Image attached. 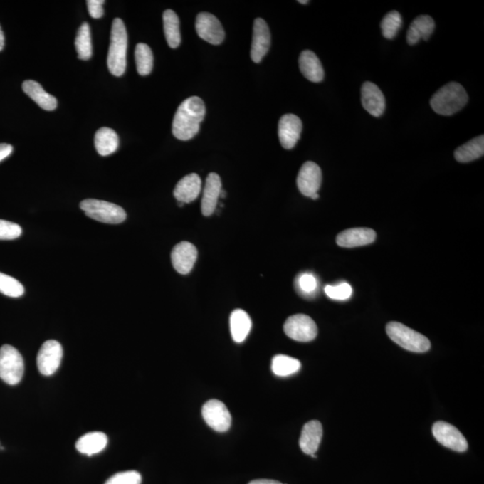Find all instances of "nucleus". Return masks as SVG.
Here are the masks:
<instances>
[{
	"mask_svg": "<svg viewBox=\"0 0 484 484\" xmlns=\"http://www.w3.org/2000/svg\"><path fill=\"white\" fill-rule=\"evenodd\" d=\"M127 50V33L125 24L120 19H114L107 64L110 72L115 77H121L126 71Z\"/></svg>",
	"mask_w": 484,
	"mask_h": 484,
	"instance_id": "nucleus-3",
	"label": "nucleus"
},
{
	"mask_svg": "<svg viewBox=\"0 0 484 484\" xmlns=\"http://www.w3.org/2000/svg\"><path fill=\"white\" fill-rule=\"evenodd\" d=\"M322 182V172L320 166L313 162H306L300 168L297 186L302 195L311 198L319 191Z\"/></svg>",
	"mask_w": 484,
	"mask_h": 484,
	"instance_id": "nucleus-12",
	"label": "nucleus"
},
{
	"mask_svg": "<svg viewBox=\"0 0 484 484\" xmlns=\"http://www.w3.org/2000/svg\"><path fill=\"white\" fill-rule=\"evenodd\" d=\"M95 144L100 155L108 157L115 153L119 148V136L110 127H102L95 134Z\"/></svg>",
	"mask_w": 484,
	"mask_h": 484,
	"instance_id": "nucleus-25",
	"label": "nucleus"
},
{
	"mask_svg": "<svg viewBox=\"0 0 484 484\" xmlns=\"http://www.w3.org/2000/svg\"><path fill=\"white\" fill-rule=\"evenodd\" d=\"M196 258L198 250L189 241L179 242L172 251V265L181 275H188L191 272Z\"/></svg>",
	"mask_w": 484,
	"mask_h": 484,
	"instance_id": "nucleus-15",
	"label": "nucleus"
},
{
	"mask_svg": "<svg viewBox=\"0 0 484 484\" xmlns=\"http://www.w3.org/2000/svg\"><path fill=\"white\" fill-rule=\"evenodd\" d=\"M24 362L23 356L11 345L0 348V379L10 386L17 385L23 379Z\"/></svg>",
	"mask_w": 484,
	"mask_h": 484,
	"instance_id": "nucleus-6",
	"label": "nucleus"
},
{
	"mask_svg": "<svg viewBox=\"0 0 484 484\" xmlns=\"http://www.w3.org/2000/svg\"><path fill=\"white\" fill-rule=\"evenodd\" d=\"M196 30L201 39L214 45L222 43L226 37L220 21L210 13L199 14L196 20Z\"/></svg>",
	"mask_w": 484,
	"mask_h": 484,
	"instance_id": "nucleus-11",
	"label": "nucleus"
},
{
	"mask_svg": "<svg viewBox=\"0 0 484 484\" xmlns=\"http://www.w3.org/2000/svg\"><path fill=\"white\" fill-rule=\"evenodd\" d=\"M484 137L479 136L459 147L455 151L456 160L459 162H470L483 157Z\"/></svg>",
	"mask_w": 484,
	"mask_h": 484,
	"instance_id": "nucleus-27",
	"label": "nucleus"
},
{
	"mask_svg": "<svg viewBox=\"0 0 484 484\" xmlns=\"http://www.w3.org/2000/svg\"><path fill=\"white\" fill-rule=\"evenodd\" d=\"M302 131V122L295 114H286L279 120L278 137L285 149H293L299 141Z\"/></svg>",
	"mask_w": 484,
	"mask_h": 484,
	"instance_id": "nucleus-13",
	"label": "nucleus"
},
{
	"mask_svg": "<svg viewBox=\"0 0 484 484\" xmlns=\"http://www.w3.org/2000/svg\"><path fill=\"white\" fill-rule=\"evenodd\" d=\"M23 90L41 109L54 110L57 108V99L45 91L39 83L33 80L24 81L23 83Z\"/></svg>",
	"mask_w": 484,
	"mask_h": 484,
	"instance_id": "nucleus-23",
	"label": "nucleus"
},
{
	"mask_svg": "<svg viewBox=\"0 0 484 484\" xmlns=\"http://www.w3.org/2000/svg\"><path fill=\"white\" fill-rule=\"evenodd\" d=\"M325 293L332 300H345L352 295V288L347 283H342L338 285H327Z\"/></svg>",
	"mask_w": 484,
	"mask_h": 484,
	"instance_id": "nucleus-34",
	"label": "nucleus"
},
{
	"mask_svg": "<svg viewBox=\"0 0 484 484\" xmlns=\"http://www.w3.org/2000/svg\"><path fill=\"white\" fill-rule=\"evenodd\" d=\"M142 476L137 471L117 473L110 477L105 484H141Z\"/></svg>",
	"mask_w": 484,
	"mask_h": 484,
	"instance_id": "nucleus-36",
	"label": "nucleus"
},
{
	"mask_svg": "<svg viewBox=\"0 0 484 484\" xmlns=\"http://www.w3.org/2000/svg\"><path fill=\"white\" fill-rule=\"evenodd\" d=\"M222 191V181L220 176L210 174L207 176L205 189H204L201 210L205 216H210L216 209L218 200L220 199V194Z\"/></svg>",
	"mask_w": 484,
	"mask_h": 484,
	"instance_id": "nucleus-18",
	"label": "nucleus"
},
{
	"mask_svg": "<svg viewBox=\"0 0 484 484\" xmlns=\"http://www.w3.org/2000/svg\"><path fill=\"white\" fill-rule=\"evenodd\" d=\"M166 41L169 46L176 48L182 41L181 31H179V19L174 11L167 9L162 16Z\"/></svg>",
	"mask_w": 484,
	"mask_h": 484,
	"instance_id": "nucleus-28",
	"label": "nucleus"
},
{
	"mask_svg": "<svg viewBox=\"0 0 484 484\" xmlns=\"http://www.w3.org/2000/svg\"><path fill=\"white\" fill-rule=\"evenodd\" d=\"M108 444V438L101 431L89 432L82 436L75 444V448L82 454L93 456L102 452Z\"/></svg>",
	"mask_w": 484,
	"mask_h": 484,
	"instance_id": "nucleus-24",
	"label": "nucleus"
},
{
	"mask_svg": "<svg viewBox=\"0 0 484 484\" xmlns=\"http://www.w3.org/2000/svg\"><path fill=\"white\" fill-rule=\"evenodd\" d=\"M138 74L148 75L153 70L154 55L147 44L138 43L135 51Z\"/></svg>",
	"mask_w": 484,
	"mask_h": 484,
	"instance_id": "nucleus-31",
	"label": "nucleus"
},
{
	"mask_svg": "<svg viewBox=\"0 0 484 484\" xmlns=\"http://www.w3.org/2000/svg\"><path fill=\"white\" fill-rule=\"evenodd\" d=\"M323 428L319 421H310L304 425L300 438V447L307 455H313L320 448Z\"/></svg>",
	"mask_w": 484,
	"mask_h": 484,
	"instance_id": "nucleus-20",
	"label": "nucleus"
},
{
	"mask_svg": "<svg viewBox=\"0 0 484 484\" xmlns=\"http://www.w3.org/2000/svg\"><path fill=\"white\" fill-rule=\"evenodd\" d=\"M299 3H300V4L306 5L307 3H309V1H307V0H305V1H302V0H300Z\"/></svg>",
	"mask_w": 484,
	"mask_h": 484,
	"instance_id": "nucleus-44",
	"label": "nucleus"
},
{
	"mask_svg": "<svg viewBox=\"0 0 484 484\" xmlns=\"http://www.w3.org/2000/svg\"><path fill=\"white\" fill-rule=\"evenodd\" d=\"M13 147L9 144H0V162L5 160L12 154Z\"/></svg>",
	"mask_w": 484,
	"mask_h": 484,
	"instance_id": "nucleus-39",
	"label": "nucleus"
},
{
	"mask_svg": "<svg viewBox=\"0 0 484 484\" xmlns=\"http://www.w3.org/2000/svg\"><path fill=\"white\" fill-rule=\"evenodd\" d=\"M105 1H103V0H88V1L86 2L88 3L90 16H91L93 19H101L103 16L105 11H103L102 6L105 4Z\"/></svg>",
	"mask_w": 484,
	"mask_h": 484,
	"instance_id": "nucleus-38",
	"label": "nucleus"
},
{
	"mask_svg": "<svg viewBox=\"0 0 484 484\" xmlns=\"http://www.w3.org/2000/svg\"><path fill=\"white\" fill-rule=\"evenodd\" d=\"M0 293L12 298H19L24 293V288L19 281L3 273H0Z\"/></svg>",
	"mask_w": 484,
	"mask_h": 484,
	"instance_id": "nucleus-33",
	"label": "nucleus"
},
{
	"mask_svg": "<svg viewBox=\"0 0 484 484\" xmlns=\"http://www.w3.org/2000/svg\"><path fill=\"white\" fill-rule=\"evenodd\" d=\"M320 198L319 194H315L312 196H311L310 199H312L313 200H316Z\"/></svg>",
	"mask_w": 484,
	"mask_h": 484,
	"instance_id": "nucleus-43",
	"label": "nucleus"
},
{
	"mask_svg": "<svg viewBox=\"0 0 484 484\" xmlns=\"http://www.w3.org/2000/svg\"><path fill=\"white\" fill-rule=\"evenodd\" d=\"M63 349L58 341L45 342L37 355V367L44 376L53 375L60 368Z\"/></svg>",
	"mask_w": 484,
	"mask_h": 484,
	"instance_id": "nucleus-9",
	"label": "nucleus"
},
{
	"mask_svg": "<svg viewBox=\"0 0 484 484\" xmlns=\"http://www.w3.org/2000/svg\"><path fill=\"white\" fill-rule=\"evenodd\" d=\"M80 209L86 216L101 223L119 224L123 223L127 218V214L122 207L103 200H83Z\"/></svg>",
	"mask_w": 484,
	"mask_h": 484,
	"instance_id": "nucleus-5",
	"label": "nucleus"
},
{
	"mask_svg": "<svg viewBox=\"0 0 484 484\" xmlns=\"http://www.w3.org/2000/svg\"><path fill=\"white\" fill-rule=\"evenodd\" d=\"M283 330L287 337L298 342H310L317 335V327L310 317L304 314L293 315L285 321Z\"/></svg>",
	"mask_w": 484,
	"mask_h": 484,
	"instance_id": "nucleus-7",
	"label": "nucleus"
},
{
	"mask_svg": "<svg viewBox=\"0 0 484 484\" xmlns=\"http://www.w3.org/2000/svg\"><path fill=\"white\" fill-rule=\"evenodd\" d=\"M375 240V231L369 228H352L337 235V244L343 248H355L372 244Z\"/></svg>",
	"mask_w": 484,
	"mask_h": 484,
	"instance_id": "nucleus-17",
	"label": "nucleus"
},
{
	"mask_svg": "<svg viewBox=\"0 0 484 484\" xmlns=\"http://www.w3.org/2000/svg\"><path fill=\"white\" fill-rule=\"evenodd\" d=\"M432 433L441 445L452 451L464 452L468 448V443L464 435L453 425L446 421H437L432 427Z\"/></svg>",
	"mask_w": 484,
	"mask_h": 484,
	"instance_id": "nucleus-10",
	"label": "nucleus"
},
{
	"mask_svg": "<svg viewBox=\"0 0 484 484\" xmlns=\"http://www.w3.org/2000/svg\"><path fill=\"white\" fill-rule=\"evenodd\" d=\"M248 484H283V483L278 482V480H275L258 479L252 480V482H251Z\"/></svg>",
	"mask_w": 484,
	"mask_h": 484,
	"instance_id": "nucleus-40",
	"label": "nucleus"
},
{
	"mask_svg": "<svg viewBox=\"0 0 484 484\" xmlns=\"http://www.w3.org/2000/svg\"><path fill=\"white\" fill-rule=\"evenodd\" d=\"M75 44L80 60H88L91 58L93 54L91 30L88 23H83L78 29Z\"/></svg>",
	"mask_w": 484,
	"mask_h": 484,
	"instance_id": "nucleus-30",
	"label": "nucleus"
},
{
	"mask_svg": "<svg viewBox=\"0 0 484 484\" xmlns=\"http://www.w3.org/2000/svg\"><path fill=\"white\" fill-rule=\"evenodd\" d=\"M468 102L465 89L458 83L451 82L438 90L431 100V106L436 113L451 116L458 112Z\"/></svg>",
	"mask_w": 484,
	"mask_h": 484,
	"instance_id": "nucleus-2",
	"label": "nucleus"
},
{
	"mask_svg": "<svg viewBox=\"0 0 484 484\" xmlns=\"http://www.w3.org/2000/svg\"><path fill=\"white\" fill-rule=\"evenodd\" d=\"M302 367L299 359L290 356L278 354L272 359V371L276 376L287 377L295 374Z\"/></svg>",
	"mask_w": 484,
	"mask_h": 484,
	"instance_id": "nucleus-29",
	"label": "nucleus"
},
{
	"mask_svg": "<svg viewBox=\"0 0 484 484\" xmlns=\"http://www.w3.org/2000/svg\"><path fill=\"white\" fill-rule=\"evenodd\" d=\"M22 234V228L19 224L0 220V241H11L19 238Z\"/></svg>",
	"mask_w": 484,
	"mask_h": 484,
	"instance_id": "nucleus-35",
	"label": "nucleus"
},
{
	"mask_svg": "<svg viewBox=\"0 0 484 484\" xmlns=\"http://www.w3.org/2000/svg\"><path fill=\"white\" fill-rule=\"evenodd\" d=\"M386 334L392 341L407 351L421 354L430 350L431 342L426 337L399 322L387 324Z\"/></svg>",
	"mask_w": 484,
	"mask_h": 484,
	"instance_id": "nucleus-4",
	"label": "nucleus"
},
{
	"mask_svg": "<svg viewBox=\"0 0 484 484\" xmlns=\"http://www.w3.org/2000/svg\"><path fill=\"white\" fill-rule=\"evenodd\" d=\"M226 192L224 191V190L222 189V191H221V194H220V198L224 199V198H226Z\"/></svg>",
	"mask_w": 484,
	"mask_h": 484,
	"instance_id": "nucleus-42",
	"label": "nucleus"
},
{
	"mask_svg": "<svg viewBox=\"0 0 484 484\" xmlns=\"http://www.w3.org/2000/svg\"><path fill=\"white\" fill-rule=\"evenodd\" d=\"M362 102L363 108L372 116L379 117L385 112V96L378 85L372 82H366L362 85Z\"/></svg>",
	"mask_w": 484,
	"mask_h": 484,
	"instance_id": "nucleus-16",
	"label": "nucleus"
},
{
	"mask_svg": "<svg viewBox=\"0 0 484 484\" xmlns=\"http://www.w3.org/2000/svg\"><path fill=\"white\" fill-rule=\"evenodd\" d=\"M271 45V33L268 23L262 19H256L253 26L251 56L255 63H259L268 53Z\"/></svg>",
	"mask_w": 484,
	"mask_h": 484,
	"instance_id": "nucleus-14",
	"label": "nucleus"
},
{
	"mask_svg": "<svg viewBox=\"0 0 484 484\" xmlns=\"http://www.w3.org/2000/svg\"><path fill=\"white\" fill-rule=\"evenodd\" d=\"M297 285L299 286L300 292L305 295H313L315 290L317 288V278L310 273L300 275L297 281Z\"/></svg>",
	"mask_w": 484,
	"mask_h": 484,
	"instance_id": "nucleus-37",
	"label": "nucleus"
},
{
	"mask_svg": "<svg viewBox=\"0 0 484 484\" xmlns=\"http://www.w3.org/2000/svg\"><path fill=\"white\" fill-rule=\"evenodd\" d=\"M402 24V16L399 12L393 10V11L387 13L382 21V23H380V28H382L383 36L386 39H394L397 36V33H399Z\"/></svg>",
	"mask_w": 484,
	"mask_h": 484,
	"instance_id": "nucleus-32",
	"label": "nucleus"
},
{
	"mask_svg": "<svg viewBox=\"0 0 484 484\" xmlns=\"http://www.w3.org/2000/svg\"><path fill=\"white\" fill-rule=\"evenodd\" d=\"M231 337L236 343H242L250 334L252 322L246 311L235 310L230 319Z\"/></svg>",
	"mask_w": 484,
	"mask_h": 484,
	"instance_id": "nucleus-26",
	"label": "nucleus"
},
{
	"mask_svg": "<svg viewBox=\"0 0 484 484\" xmlns=\"http://www.w3.org/2000/svg\"><path fill=\"white\" fill-rule=\"evenodd\" d=\"M201 179L196 174L185 176L176 185L174 195L178 202L190 203L198 199L201 192Z\"/></svg>",
	"mask_w": 484,
	"mask_h": 484,
	"instance_id": "nucleus-19",
	"label": "nucleus"
},
{
	"mask_svg": "<svg viewBox=\"0 0 484 484\" xmlns=\"http://www.w3.org/2000/svg\"><path fill=\"white\" fill-rule=\"evenodd\" d=\"M204 420L210 428L218 432H226L231 428V416L226 404L219 400L211 399L202 408Z\"/></svg>",
	"mask_w": 484,
	"mask_h": 484,
	"instance_id": "nucleus-8",
	"label": "nucleus"
},
{
	"mask_svg": "<svg viewBox=\"0 0 484 484\" xmlns=\"http://www.w3.org/2000/svg\"><path fill=\"white\" fill-rule=\"evenodd\" d=\"M4 46H5L4 33H3L1 26H0V51H1L3 48H4Z\"/></svg>",
	"mask_w": 484,
	"mask_h": 484,
	"instance_id": "nucleus-41",
	"label": "nucleus"
},
{
	"mask_svg": "<svg viewBox=\"0 0 484 484\" xmlns=\"http://www.w3.org/2000/svg\"><path fill=\"white\" fill-rule=\"evenodd\" d=\"M435 29L434 20L428 16L416 17L411 23L406 34L408 44L416 45L421 40L428 41Z\"/></svg>",
	"mask_w": 484,
	"mask_h": 484,
	"instance_id": "nucleus-22",
	"label": "nucleus"
},
{
	"mask_svg": "<svg viewBox=\"0 0 484 484\" xmlns=\"http://www.w3.org/2000/svg\"><path fill=\"white\" fill-rule=\"evenodd\" d=\"M206 116V106L203 100L198 96L186 99L179 105L172 122V133L179 140H191L200 130Z\"/></svg>",
	"mask_w": 484,
	"mask_h": 484,
	"instance_id": "nucleus-1",
	"label": "nucleus"
},
{
	"mask_svg": "<svg viewBox=\"0 0 484 484\" xmlns=\"http://www.w3.org/2000/svg\"><path fill=\"white\" fill-rule=\"evenodd\" d=\"M300 70L307 80L320 83L324 79L322 64L317 55L311 51H304L299 58Z\"/></svg>",
	"mask_w": 484,
	"mask_h": 484,
	"instance_id": "nucleus-21",
	"label": "nucleus"
}]
</instances>
